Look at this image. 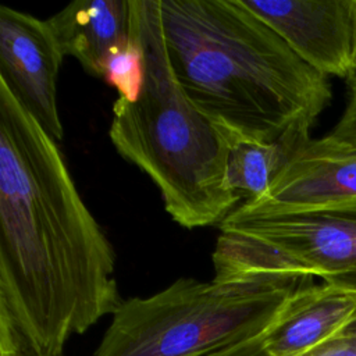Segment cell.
<instances>
[{"instance_id": "1", "label": "cell", "mask_w": 356, "mask_h": 356, "mask_svg": "<svg viewBox=\"0 0 356 356\" xmlns=\"http://www.w3.org/2000/svg\"><path fill=\"white\" fill-rule=\"evenodd\" d=\"M114 271L57 142L0 81V327L25 356H60L121 305Z\"/></svg>"}, {"instance_id": "2", "label": "cell", "mask_w": 356, "mask_h": 356, "mask_svg": "<svg viewBox=\"0 0 356 356\" xmlns=\"http://www.w3.org/2000/svg\"><path fill=\"white\" fill-rule=\"evenodd\" d=\"M168 57L191 102L216 125L271 142L313 127L332 99L306 64L242 0H159Z\"/></svg>"}, {"instance_id": "3", "label": "cell", "mask_w": 356, "mask_h": 356, "mask_svg": "<svg viewBox=\"0 0 356 356\" xmlns=\"http://www.w3.org/2000/svg\"><path fill=\"white\" fill-rule=\"evenodd\" d=\"M131 33L142 50L143 82L135 100L117 97L110 139L154 182L175 222L220 224L239 202L225 179L228 143L175 76L159 0H131Z\"/></svg>"}, {"instance_id": "4", "label": "cell", "mask_w": 356, "mask_h": 356, "mask_svg": "<svg viewBox=\"0 0 356 356\" xmlns=\"http://www.w3.org/2000/svg\"><path fill=\"white\" fill-rule=\"evenodd\" d=\"M312 281L299 275L178 278L150 296L122 300L93 356H204L261 334Z\"/></svg>"}, {"instance_id": "5", "label": "cell", "mask_w": 356, "mask_h": 356, "mask_svg": "<svg viewBox=\"0 0 356 356\" xmlns=\"http://www.w3.org/2000/svg\"><path fill=\"white\" fill-rule=\"evenodd\" d=\"M218 225L213 280L299 275L356 285V199L268 213L238 206Z\"/></svg>"}, {"instance_id": "6", "label": "cell", "mask_w": 356, "mask_h": 356, "mask_svg": "<svg viewBox=\"0 0 356 356\" xmlns=\"http://www.w3.org/2000/svg\"><path fill=\"white\" fill-rule=\"evenodd\" d=\"M63 58L47 19L0 6V81L56 142L64 134L57 106Z\"/></svg>"}, {"instance_id": "7", "label": "cell", "mask_w": 356, "mask_h": 356, "mask_svg": "<svg viewBox=\"0 0 356 356\" xmlns=\"http://www.w3.org/2000/svg\"><path fill=\"white\" fill-rule=\"evenodd\" d=\"M306 64L325 76L353 75L356 0H242Z\"/></svg>"}, {"instance_id": "8", "label": "cell", "mask_w": 356, "mask_h": 356, "mask_svg": "<svg viewBox=\"0 0 356 356\" xmlns=\"http://www.w3.org/2000/svg\"><path fill=\"white\" fill-rule=\"evenodd\" d=\"M356 199V147L328 134L309 139L264 195L239 207L268 213L321 207Z\"/></svg>"}, {"instance_id": "9", "label": "cell", "mask_w": 356, "mask_h": 356, "mask_svg": "<svg viewBox=\"0 0 356 356\" xmlns=\"http://www.w3.org/2000/svg\"><path fill=\"white\" fill-rule=\"evenodd\" d=\"M356 312V285L314 281L300 286L261 332L267 356H305L341 335Z\"/></svg>"}, {"instance_id": "10", "label": "cell", "mask_w": 356, "mask_h": 356, "mask_svg": "<svg viewBox=\"0 0 356 356\" xmlns=\"http://www.w3.org/2000/svg\"><path fill=\"white\" fill-rule=\"evenodd\" d=\"M47 22L64 57L102 78L107 56L131 36V0H76Z\"/></svg>"}, {"instance_id": "11", "label": "cell", "mask_w": 356, "mask_h": 356, "mask_svg": "<svg viewBox=\"0 0 356 356\" xmlns=\"http://www.w3.org/2000/svg\"><path fill=\"white\" fill-rule=\"evenodd\" d=\"M228 143L225 179L229 191L245 202L267 192L295 153L310 139L309 125H296L271 142L236 135L222 127Z\"/></svg>"}, {"instance_id": "12", "label": "cell", "mask_w": 356, "mask_h": 356, "mask_svg": "<svg viewBox=\"0 0 356 356\" xmlns=\"http://www.w3.org/2000/svg\"><path fill=\"white\" fill-rule=\"evenodd\" d=\"M103 79H106L118 92V97L135 100L143 82V58L136 39L118 44L107 56L103 65Z\"/></svg>"}, {"instance_id": "13", "label": "cell", "mask_w": 356, "mask_h": 356, "mask_svg": "<svg viewBox=\"0 0 356 356\" xmlns=\"http://www.w3.org/2000/svg\"><path fill=\"white\" fill-rule=\"evenodd\" d=\"M328 135L343 145L356 147V75L346 81V103Z\"/></svg>"}, {"instance_id": "14", "label": "cell", "mask_w": 356, "mask_h": 356, "mask_svg": "<svg viewBox=\"0 0 356 356\" xmlns=\"http://www.w3.org/2000/svg\"><path fill=\"white\" fill-rule=\"evenodd\" d=\"M243 356H267L263 350L252 348ZM305 356H356V335H338L314 348Z\"/></svg>"}, {"instance_id": "15", "label": "cell", "mask_w": 356, "mask_h": 356, "mask_svg": "<svg viewBox=\"0 0 356 356\" xmlns=\"http://www.w3.org/2000/svg\"><path fill=\"white\" fill-rule=\"evenodd\" d=\"M0 356H25L14 335L0 327Z\"/></svg>"}, {"instance_id": "16", "label": "cell", "mask_w": 356, "mask_h": 356, "mask_svg": "<svg viewBox=\"0 0 356 356\" xmlns=\"http://www.w3.org/2000/svg\"><path fill=\"white\" fill-rule=\"evenodd\" d=\"M341 335H356V312L353 317L350 318L349 324L345 327V330L341 332Z\"/></svg>"}, {"instance_id": "17", "label": "cell", "mask_w": 356, "mask_h": 356, "mask_svg": "<svg viewBox=\"0 0 356 356\" xmlns=\"http://www.w3.org/2000/svg\"><path fill=\"white\" fill-rule=\"evenodd\" d=\"M352 71H353V75H356V42H355V54H353V65H352ZM352 75V76H353Z\"/></svg>"}, {"instance_id": "18", "label": "cell", "mask_w": 356, "mask_h": 356, "mask_svg": "<svg viewBox=\"0 0 356 356\" xmlns=\"http://www.w3.org/2000/svg\"><path fill=\"white\" fill-rule=\"evenodd\" d=\"M60 356H63V355H60Z\"/></svg>"}]
</instances>
